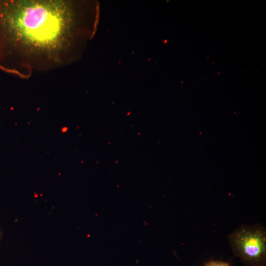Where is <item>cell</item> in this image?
Returning <instances> with one entry per match:
<instances>
[{
  "label": "cell",
  "instance_id": "2",
  "mask_svg": "<svg viewBox=\"0 0 266 266\" xmlns=\"http://www.w3.org/2000/svg\"><path fill=\"white\" fill-rule=\"evenodd\" d=\"M234 255L249 266L266 264V230L260 225L242 224L228 236Z\"/></svg>",
  "mask_w": 266,
  "mask_h": 266
},
{
  "label": "cell",
  "instance_id": "1",
  "mask_svg": "<svg viewBox=\"0 0 266 266\" xmlns=\"http://www.w3.org/2000/svg\"><path fill=\"white\" fill-rule=\"evenodd\" d=\"M98 17L93 1L0 0V69L27 79L73 63Z\"/></svg>",
  "mask_w": 266,
  "mask_h": 266
},
{
  "label": "cell",
  "instance_id": "3",
  "mask_svg": "<svg viewBox=\"0 0 266 266\" xmlns=\"http://www.w3.org/2000/svg\"><path fill=\"white\" fill-rule=\"evenodd\" d=\"M203 266H230L229 263L223 261H210Z\"/></svg>",
  "mask_w": 266,
  "mask_h": 266
}]
</instances>
